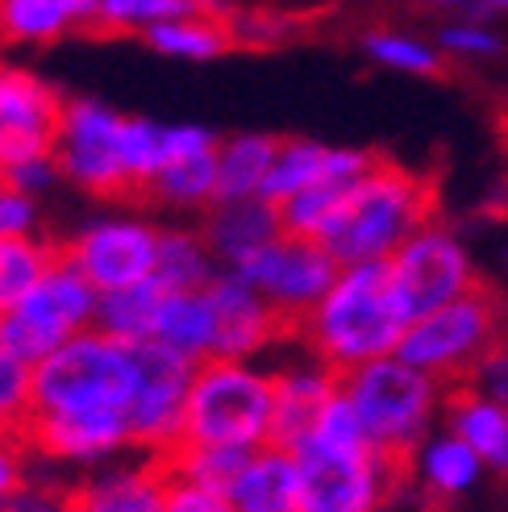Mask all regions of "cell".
Returning <instances> with one entry per match:
<instances>
[{"instance_id": "obj_35", "label": "cell", "mask_w": 508, "mask_h": 512, "mask_svg": "<svg viewBox=\"0 0 508 512\" xmlns=\"http://www.w3.org/2000/svg\"><path fill=\"white\" fill-rule=\"evenodd\" d=\"M30 408H34V367L21 363L17 354L0 350V413L13 421V438L21 421L30 417Z\"/></svg>"}, {"instance_id": "obj_28", "label": "cell", "mask_w": 508, "mask_h": 512, "mask_svg": "<svg viewBox=\"0 0 508 512\" xmlns=\"http://www.w3.org/2000/svg\"><path fill=\"white\" fill-rule=\"evenodd\" d=\"M63 259L59 242H34V238H0V317L30 296L42 279Z\"/></svg>"}, {"instance_id": "obj_43", "label": "cell", "mask_w": 508, "mask_h": 512, "mask_svg": "<svg viewBox=\"0 0 508 512\" xmlns=\"http://www.w3.org/2000/svg\"><path fill=\"white\" fill-rule=\"evenodd\" d=\"M200 13H225V0H192Z\"/></svg>"}, {"instance_id": "obj_27", "label": "cell", "mask_w": 508, "mask_h": 512, "mask_svg": "<svg viewBox=\"0 0 508 512\" xmlns=\"http://www.w3.org/2000/svg\"><path fill=\"white\" fill-rule=\"evenodd\" d=\"M146 42L163 50V55H180V59H221V55H234L238 50L221 13L217 17L196 13V17H180V21L146 25Z\"/></svg>"}, {"instance_id": "obj_15", "label": "cell", "mask_w": 508, "mask_h": 512, "mask_svg": "<svg viewBox=\"0 0 508 512\" xmlns=\"http://www.w3.org/2000/svg\"><path fill=\"white\" fill-rule=\"evenodd\" d=\"M13 442L46 458H75L80 463V458H105L130 446V425H125V413H113V408H100V413H30Z\"/></svg>"}, {"instance_id": "obj_3", "label": "cell", "mask_w": 508, "mask_h": 512, "mask_svg": "<svg viewBox=\"0 0 508 512\" xmlns=\"http://www.w3.org/2000/svg\"><path fill=\"white\" fill-rule=\"evenodd\" d=\"M500 354H508V300L484 275H475L463 296L413 321L396 346V358L425 371L438 388L479 379Z\"/></svg>"}, {"instance_id": "obj_46", "label": "cell", "mask_w": 508, "mask_h": 512, "mask_svg": "<svg viewBox=\"0 0 508 512\" xmlns=\"http://www.w3.org/2000/svg\"><path fill=\"white\" fill-rule=\"evenodd\" d=\"M492 5H500V9H508V0H492Z\"/></svg>"}, {"instance_id": "obj_2", "label": "cell", "mask_w": 508, "mask_h": 512, "mask_svg": "<svg viewBox=\"0 0 508 512\" xmlns=\"http://www.w3.org/2000/svg\"><path fill=\"white\" fill-rule=\"evenodd\" d=\"M404 329L409 325L392 300V263L371 259L342 267L334 288L304 317L300 342L309 346L317 363H325L334 375H346L371 358L396 354Z\"/></svg>"}, {"instance_id": "obj_8", "label": "cell", "mask_w": 508, "mask_h": 512, "mask_svg": "<svg viewBox=\"0 0 508 512\" xmlns=\"http://www.w3.org/2000/svg\"><path fill=\"white\" fill-rule=\"evenodd\" d=\"M234 275L271 304L279 313V321L288 325L292 342H300L304 317H309L321 304V296L334 288L342 267L329 259L313 238H275L254 254H246L242 263H234Z\"/></svg>"}, {"instance_id": "obj_13", "label": "cell", "mask_w": 508, "mask_h": 512, "mask_svg": "<svg viewBox=\"0 0 508 512\" xmlns=\"http://www.w3.org/2000/svg\"><path fill=\"white\" fill-rule=\"evenodd\" d=\"M292 458L300 475L296 512H375L384 504L375 450L342 454V450H325L309 438Z\"/></svg>"}, {"instance_id": "obj_26", "label": "cell", "mask_w": 508, "mask_h": 512, "mask_svg": "<svg viewBox=\"0 0 508 512\" xmlns=\"http://www.w3.org/2000/svg\"><path fill=\"white\" fill-rule=\"evenodd\" d=\"M275 155H279V138H271V134H242L234 142L217 146V188H213V204H230V200L259 196V188H263V179H267Z\"/></svg>"}, {"instance_id": "obj_6", "label": "cell", "mask_w": 508, "mask_h": 512, "mask_svg": "<svg viewBox=\"0 0 508 512\" xmlns=\"http://www.w3.org/2000/svg\"><path fill=\"white\" fill-rule=\"evenodd\" d=\"M338 388L354 404L371 450H417L429 413L438 404V383L404 358L384 354L338 375Z\"/></svg>"}, {"instance_id": "obj_34", "label": "cell", "mask_w": 508, "mask_h": 512, "mask_svg": "<svg viewBox=\"0 0 508 512\" xmlns=\"http://www.w3.org/2000/svg\"><path fill=\"white\" fill-rule=\"evenodd\" d=\"M313 442L325 446V450H342V454H363V450H371L367 429H363L359 413H354V404L346 400L342 388L325 400L321 417H317V425H313Z\"/></svg>"}, {"instance_id": "obj_5", "label": "cell", "mask_w": 508, "mask_h": 512, "mask_svg": "<svg viewBox=\"0 0 508 512\" xmlns=\"http://www.w3.org/2000/svg\"><path fill=\"white\" fill-rule=\"evenodd\" d=\"M275 408V375L250 371L234 358H205L196 363L184 442L196 446H263Z\"/></svg>"}, {"instance_id": "obj_14", "label": "cell", "mask_w": 508, "mask_h": 512, "mask_svg": "<svg viewBox=\"0 0 508 512\" xmlns=\"http://www.w3.org/2000/svg\"><path fill=\"white\" fill-rule=\"evenodd\" d=\"M159 229L138 221H100L63 242V259L80 271L96 292H117L155 275Z\"/></svg>"}, {"instance_id": "obj_16", "label": "cell", "mask_w": 508, "mask_h": 512, "mask_svg": "<svg viewBox=\"0 0 508 512\" xmlns=\"http://www.w3.org/2000/svg\"><path fill=\"white\" fill-rule=\"evenodd\" d=\"M209 300L217 313L213 358L246 363L250 354H259L275 342H288V329L279 321V313L250 284H242L238 275H217L209 284Z\"/></svg>"}, {"instance_id": "obj_33", "label": "cell", "mask_w": 508, "mask_h": 512, "mask_svg": "<svg viewBox=\"0 0 508 512\" xmlns=\"http://www.w3.org/2000/svg\"><path fill=\"white\" fill-rule=\"evenodd\" d=\"M325 167V146L304 142V138H279V155L263 179L259 196L267 204H284L288 196H296L300 188H309Z\"/></svg>"}, {"instance_id": "obj_4", "label": "cell", "mask_w": 508, "mask_h": 512, "mask_svg": "<svg viewBox=\"0 0 508 512\" xmlns=\"http://www.w3.org/2000/svg\"><path fill=\"white\" fill-rule=\"evenodd\" d=\"M138 392V358L130 342L80 329L34 367L30 413H125Z\"/></svg>"}, {"instance_id": "obj_21", "label": "cell", "mask_w": 508, "mask_h": 512, "mask_svg": "<svg viewBox=\"0 0 508 512\" xmlns=\"http://www.w3.org/2000/svg\"><path fill=\"white\" fill-rule=\"evenodd\" d=\"M155 342L171 346L175 354L192 358V363H205L213 358V342H217V313L209 288L200 292H167L155 317Z\"/></svg>"}, {"instance_id": "obj_39", "label": "cell", "mask_w": 508, "mask_h": 512, "mask_svg": "<svg viewBox=\"0 0 508 512\" xmlns=\"http://www.w3.org/2000/svg\"><path fill=\"white\" fill-rule=\"evenodd\" d=\"M34 200L25 192L13 188H0V238H25L34 225Z\"/></svg>"}, {"instance_id": "obj_19", "label": "cell", "mask_w": 508, "mask_h": 512, "mask_svg": "<svg viewBox=\"0 0 508 512\" xmlns=\"http://www.w3.org/2000/svg\"><path fill=\"white\" fill-rule=\"evenodd\" d=\"M454 438H463L479 463H488L496 471H508V404L488 396L475 379L467 383H442L438 388Z\"/></svg>"}, {"instance_id": "obj_7", "label": "cell", "mask_w": 508, "mask_h": 512, "mask_svg": "<svg viewBox=\"0 0 508 512\" xmlns=\"http://www.w3.org/2000/svg\"><path fill=\"white\" fill-rule=\"evenodd\" d=\"M96 300L100 292L67 259H59L17 309L0 317V350H9L21 363L38 367L46 354H55L67 338H75L80 329L92 325Z\"/></svg>"}, {"instance_id": "obj_20", "label": "cell", "mask_w": 508, "mask_h": 512, "mask_svg": "<svg viewBox=\"0 0 508 512\" xmlns=\"http://www.w3.org/2000/svg\"><path fill=\"white\" fill-rule=\"evenodd\" d=\"M200 238L213 254L230 263H242L246 254H254L259 246L284 238L279 234V213L275 204H267L263 196H246V200H230V204H213Z\"/></svg>"}, {"instance_id": "obj_9", "label": "cell", "mask_w": 508, "mask_h": 512, "mask_svg": "<svg viewBox=\"0 0 508 512\" xmlns=\"http://www.w3.org/2000/svg\"><path fill=\"white\" fill-rule=\"evenodd\" d=\"M138 358V392L125 408V425H130V446L146 454H163L184 442V408L196 363L171 346L146 338L130 342Z\"/></svg>"}, {"instance_id": "obj_44", "label": "cell", "mask_w": 508, "mask_h": 512, "mask_svg": "<svg viewBox=\"0 0 508 512\" xmlns=\"http://www.w3.org/2000/svg\"><path fill=\"white\" fill-rule=\"evenodd\" d=\"M0 438H13V421L5 413H0Z\"/></svg>"}, {"instance_id": "obj_25", "label": "cell", "mask_w": 508, "mask_h": 512, "mask_svg": "<svg viewBox=\"0 0 508 512\" xmlns=\"http://www.w3.org/2000/svg\"><path fill=\"white\" fill-rule=\"evenodd\" d=\"M163 296H167V288L155 275L142 279V284H130V288L100 292L92 325L100 329V334L117 338V342H146L150 334H155V317H159Z\"/></svg>"}, {"instance_id": "obj_22", "label": "cell", "mask_w": 508, "mask_h": 512, "mask_svg": "<svg viewBox=\"0 0 508 512\" xmlns=\"http://www.w3.org/2000/svg\"><path fill=\"white\" fill-rule=\"evenodd\" d=\"M296 496H300L296 458L271 446H259V454L250 458V467L230 488L238 512H296Z\"/></svg>"}, {"instance_id": "obj_42", "label": "cell", "mask_w": 508, "mask_h": 512, "mask_svg": "<svg viewBox=\"0 0 508 512\" xmlns=\"http://www.w3.org/2000/svg\"><path fill=\"white\" fill-rule=\"evenodd\" d=\"M442 46L450 50H467V55H492V50H500V42L484 30H467V25H450V30H442Z\"/></svg>"}, {"instance_id": "obj_45", "label": "cell", "mask_w": 508, "mask_h": 512, "mask_svg": "<svg viewBox=\"0 0 508 512\" xmlns=\"http://www.w3.org/2000/svg\"><path fill=\"white\" fill-rule=\"evenodd\" d=\"M438 5H463V0H438Z\"/></svg>"}, {"instance_id": "obj_1", "label": "cell", "mask_w": 508, "mask_h": 512, "mask_svg": "<svg viewBox=\"0 0 508 512\" xmlns=\"http://www.w3.org/2000/svg\"><path fill=\"white\" fill-rule=\"evenodd\" d=\"M438 213L442 188L434 171H413L392 155H379V163L363 179H354L342 204L321 221L313 242L338 267L392 259L421 229L438 225Z\"/></svg>"}, {"instance_id": "obj_36", "label": "cell", "mask_w": 508, "mask_h": 512, "mask_svg": "<svg viewBox=\"0 0 508 512\" xmlns=\"http://www.w3.org/2000/svg\"><path fill=\"white\" fill-rule=\"evenodd\" d=\"M367 55L379 59V63H388V67H400V71H421V75H438L442 71L438 55L429 46L409 42V38H392V34L367 38Z\"/></svg>"}, {"instance_id": "obj_29", "label": "cell", "mask_w": 508, "mask_h": 512, "mask_svg": "<svg viewBox=\"0 0 508 512\" xmlns=\"http://www.w3.org/2000/svg\"><path fill=\"white\" fill-rule=\"evenodd\" d=\"M155 279L167 292H200L213 284L209 246L196 229H159V254H155Z\"/></svg>"}, {"instance_id": "obj_40", "label": "cell", "mask_w": 508, "mask_h": 512, "mask_svg": "<svg viewBox=\"0 0 508 512\" xmlns=\"http://www.w3.org/2000/svg\"><path fill=\"white\" fill-rule=\"evenodd\" d=\"M25 483V467H21V446L13 438H0V508L13 496H21Z\"/></svg>"}, {"instance_id": "obj_24", "label": "cell", "mask_w": 508, "mask_h": 512, "mask_svg": "<svg viewBox=\"0 0 508 512\" xmlns=\"http://www.w3.org/2000/svg\"><path fill=\"white\" fill-rule=\"evenodd\" d=\"M100 17V0H0V34L17 42H50Z\"/></svg>"}, {"instance_id": "obj_38", "label": "cell", "mask_w": 508, "mask_h": 512, "mask_svg": "<svg viewBox=\"0 0 508 512\" xmlns=\"http://www.w3.org/2000/svg\"><path fill=\"white\" fill-rule=\"evenodd\" d=\"M209 150H217V138L209 130H200V125H175V130H163V167L196 159V155H209Z\"/></svg>"}, {"instance_id": "obj_31", "label": "cell", "mask_w": 508, "mask_h": 512, "mask_svg": "<svg viewBox=\"0 0 508 512\" xmlns=\"http://www.w3.org/2000/svg\"><path fill=\"white\" fill-rule=\"evenodd\" d=\"M213 188H217V150L163 167L150 179L146 204H188V209H196V204H213Z\"/></svg>"}, {"instance_id": "obj_17", "label": "cell", "mask_w": 508, "mask_h": 512, "mask_svg": "<svg viewBox=\"0 0 508 512\" xmlns=\"http://www.w3.org/2000/svg\"><path fill=\"white\" fill-rule=\"evenodd\" d=\"M271 375H275V408H271V425H267L263 446L296 454L313 438V425L321 417L325 400L338 392V375L325 363H317V358L309 367H288V371H271Z\"/></svg>"}, {"instance_id": "obj_30", "label": "cell", "mask_w": 508, "mask_h": 512, "mask_svg": "<svg viewBox=\"0 0 508 512\" xmlns=\"http://www.w3.org/2000/svg\"><path fill=\"white\" fill-rule=\"evenodd\" d=\"M425 508L442 512V504H450L459 492H467L475 475H479V454L463 442V438H438L425 450Z\"/></svg>"}, {"instance_id": "obj_18", "label": "cell", "mask_w": 508, "mask_h": 512, "mask_svg": "<svg viewBox=\"0 0 508 512\" xmlns=\"http://www.w3.org/2000/svg\"><path fill=\"white\" fill-rule=\"evenodd\" d=\"M63 512H167V471L146 454L142 467L109 471L67 488Z\"/></svg>"}, {"instance_id": "obj_41", "label": "cell", "mask_w": 508, "mask_h": 512, "mask_svg": "<svg viewBox=\"0 0 508 512\" xmlns=\"http://www.w3.org/2000/svg\"><path fill=\"white\" fill-rule=\"evenodd\" d=\"M55 159H30V163H17V167H9V188L13 192H25V196H34V192H42L50 179H55Z\"/></svg>"}, {"instance_id": "obj_32", "label": "cell", "mask_w": 508, "mask_h": 512, "mask_svg": "<svg viewBox=\"0 0 508 512\" xmlns=\"http://www.w3.org/2000/svg\"><path fill=\"white\" fill-rule=\"evenodd\" d=\"M117 155H121L125 179H130V188H134V204H146L150 179L163 171V125L142 121V117H125L121 138H117Z\"/></svg>"}, {"instance_id": "obj_10", "label": "cell", "mask_w": 508, "mask_h": 512, "mask_svg": "<svg viewBox=\"0 0 508 512\" xmlns=\"http://www.w3.org/2000/svg\"><path fill=\"white\" fill-rule=\"evenodd\" d=\"M388 263H392V300L404 325L429 317L475 284L467 250L459 246V238L438 225H429L417 238H409Z\"/></svg>"}, {"instance_id": "obj_12", "label": "cell", "mask_w": 508, "mask_h": 512, "mask_svg": "<svg viewBox=\"0 0 508 512\" xmlns=\"http://www.w3.org/2000/svg\"><path fill=\"white\" fill-rule=\"evenodd\" d=\"M67 100L38 75L0 67V163L17 167L30 159H55Z\"/></svg>"}, {"instance_id": "obj_11", "label": "cell", "mask_w": 508, "mask_h": 512, "mask_svg": "<svg viewBox=\"0 0 508 512\" xmlns=\"http://www.w3.org/2000/svg\"><path fill=\"white\" fill-rule=\"evenodd\" d=\"M121 113L96 105V100H67L63 134L55 146V167L100 200H125L134 204V188L125 179L117 138H121Z\"/></svg>"}, {"instance_id": "obj_37", "label": "cell", "mask_w": 508, "mask_h": 512, "mask_svg": "<svg viewBox=\"0 0 508 512\" xmlns=\"http://www.w3.org/2000/svg\"><path fill=\"white\" fill-rule=\"evenodd\" d=\"M167 512H238L230 496L196 488L184 479H167Z\"/></svg>"}, {"instance_id": "obj_23", "label": "cell", "mask_w": 508, "mask_h": 512, "mask_svg": "<svg viewBox=\"0 0 508 512\" xmlns=\"http://www.w3.org/2000/svg\"><path fill=\"white\" fill-rule=\"evenodd\" d=\"M259 454V446H196V442H180L163 454H150L155 463L167 471V479H184L196 488H209L230 496V488L238 483V475L250 467V458Z\"/></svg>"}]
</instances>
